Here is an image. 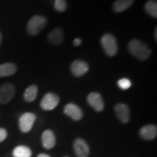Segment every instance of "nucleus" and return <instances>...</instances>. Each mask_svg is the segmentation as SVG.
<instances>
[{"mask_svg":"<svg viewBox=\"0 0 157 157\" xmlns=\"http://www.w3.org/2000/svg\"><path fill=\"white\" fill-rule=\"evenodd\" d=\"M127 48L129 52L140 60L148 59L151 53V50L148 48V45L137 39L131 40L128 43Z\"/></svg>","mask_w":157,"mask_h":157,"instance_id":"nucleus-1","label":"nucleus"},{"mask_svg":"<svg viewBox=\"0 0 157 157\" xmlns=\"http://www.w3.org/2000/svg\"><path fill=\"white\" fill-rule=\"evenodd\" d=\"M48 23V19L43 15H36L29 20L27 31L31 36H36L42 31Z\"/></svg>","mask_w":157,"mask_h":157,"instance_id":"nucleus-2","label":"nucleus"},{"mask_svg":"<svg viewBox=\"0 0 157 157\" xmlns=\"http://www.w3.org/2000/svg\"><path fill=\"white\" fill-rule=\"evenodd\" d=\"M101 43L104 52L108 56H116L118 52V43L113 35L109 33L104 34L101 39Z\"/></svg>","mask_w":157,"mask_h":157,"instance_id":"nucleus-3","label":"nucleus"},{"mask_svg":"<svg viewBox=\"0 0 157 157\" xmlns=\"http://www.w3.org/2000/svg\"><path fill=\"white\" fill-rule=\"evenodd\" d=\"M36 119V115L31 112L24 113L21 115L19 119V127L21 132L23 133L30 132L34 126Z\"/></svg>","mask_w":157,"mask_h":157,"instance_id":"nucleus-4","label":"nucleus"},{"mask_svg":"<svg viewBox=\"0 0 157 157\" xmlns=\"http://www.w3.org/2000/svg\"><path fill=\"white\" fill-rule=\"evenodd\" d=\"M60 98L56 94L48 93L45 95L41 101L40 106L44 111H52L58 106Z\"/></svg>","mask_w":157,"mask_h":157,"instance_id":"nucleus-5","label":"nucleus"},{"mask_svg":"<svg viewBox=\"0 0 157 157\" xmlns=\"http://www.w3.org/2000/svg\"><path fill=\"white\" fill-rule=\"evenodd\" d=\"M15 94V88L10 83L4 84L0 87V103L6 104L13 99Z\"/></svg>","mask_w":157,"mask_h":157,"instance_id":"nucleus-6","label":"nucleus"},{"mask_svg":"<svg viewBox=\"0 0 157 157\" xmlns=\"http://www.w3.org/2000/svg\"><path fill=\"white\" fill-rule=\"evenodd\" d=\"M89 71V65L82 60H76L71 65V71L76 77H81Z\"/></svg>","mask_w":157,"mask_h":157,"instance_id":"nucleus-7","label":"nucleus"},{"mask_svg":"<svg viewBox=\"0 0 157 157\" xmlns=\"http://www.w3.org/2000/svg\"><path fill=\"white\" fill-rule=\"evenodd\" d=\"M87 103L96 111H102L104 109V102L101 95L98 93L93 92L87 95Z\"/></svg>","mask_w":157,"mask_h":157,"instance_id":"nucleus-8","label":"nucleus"},{"mask_svg":"<svg viewBox=\"0 0 157 157\" xmlns=\"http://www.w3.org/2000/svg\"><path fill=\"white\" fill-rule=\"evenodd\" d=\"M114 111L118 119L121 123L127 124L130 119V111L128 105L124 103H117L114 106Z\"/></svg>","mask_w":157,"mask_h":157,"instance_id":"nucleus-9","label":"nucleus"},{"mask_svg":"<svg viewBox=\"0 0 157 157\" xmlns=\"http://www.w3.org/2000/svg\"><path fill=\"white\" fill-rule=\"evenodd\" d=\"M74 148L78 157H88L90 154V148L86 141L78 137L74 140Z\"/></svg>","mask_w":157,"mask_h":157,"instance_id":"nucleus-10","label":"nucleus"},{"mask_svg":"<svg viewBox=\"0 0 157 157\" xmlns=\"http://www.w3.org/2000/svg\"><path fill=\"white\" fill-rule=\"evenodd\" d=\"M64 113L74 121L81 120L83 117V112L78 105L74 103H68L64 107Z\"/></svg>","mask_w":157,"mask_h":157,"instance_id":"nucleus-11","label":"nucleus"},{"mask_svg":"<svg viewBox=\"0 0 157 157\" xmlns=\"http://www.w3.org/2000/svg\"><path fill=\"white\" fill-rule=\"evenodd\" d=\"M42 146L46 149H51L56 143V138L54 132L50 129H46L42 135Z\"/></svg>","mask_w":157,"mask_h":157,"instance_id":"nucleus-12","label":"nucleus"},{"mask_svg":"<svg viewBox=\"0 0 157 157\" xmlns=\"http://www.w3.org/2000/svg\"><path fill=\"white\" fill-rule=\"evenodd\" d=\"M140 135L146 140H153L157 135L156 126L154 124L145 125L140 129Z\"/></svg>","mask_w":157,"mask_h":157,"instance_id":"nucleus-13","label":"nucleus"},{"mask_svg":"<svg viewBox=\"0 0 157 157\" xmlns=\"http://www.w3.org/2000/svg\"><path fill=\"white\" fill-rule=\"evenodd\" d=\"M64 34L60 28H57L52 30L48 36V42L52 44L60 45L63 42Z\"/></svg>","mask_w":157,"mask_h":157,"instance_id":"nucleus-14","label":"nucleus"},{"mask_svg":"<svg viewBox=\"0 0 157 157\" xmlns=\"http://www.w3.org/2000/svg\"><path fill=\"white\" fill-rule=\"evenodd\" d=\"M17 71V67L14 63H5L0 65V77L12 76Z\"/></svg>","mask_w":157,"mask_h":157,"instance_id":"nucleus-15","label":"nucleus"},{"mask_svg":"<svg viewBox=\"0 0 157 157\" xmlns=\"http://www.w3.org/2000/svg\"><path fill=\"white\" fill-rule=\"evenodd\" d=\"M134 0H117L113 5L115 13H121L125 11L132 5Z\"/></svg>","mask_w":157,"mask_h":157,"instance_id":"nucleus-16","label":"nucleus"},{"mask_svg":"<svg viewBox=\"0 0 157 157\" xmlns=\"http://www.w3.org/2000/svg\"><path fill=\"white\" fill-rule=\"evenodd\" d=\"M37 93H38V87L35 84H32L25 90L23 94V98L27 102H33L36 98Z\"/></svg>","mask_w":157,"mask_h":157,"instance_id":"nucleus-17","label":"nucleus"},{"mask_svg":"<svg viewBox=\"0 0 157 157\" xmlns=\"http://www.w3.org/2000/svg\"><path fill=\"white\" fill-rule=\"evenodd\" d=\"M13 157H31L32 151L28 146H18L13 149Z\"/></svg>","mask_w":157,"mask_h":157,"instance_id":"nucleus-18","label":"nucleus"},{"mask_svg":"<svg viewBox=\"0 0 157 157\" xmlns=\"http://www.w3.org/2000/svg\"><path fill=\"white\" fill-rule=\"evenodd\" d=\"M145 10L149 15L156 18L157 17V3L155 0H149L144 6Z\"/></svg>","mask_w":157,"mask_h":157,"instance_id":"nucleus-19","label":"nucleus"},{"mask_svg":"<svg viewBox=\"0 0 157 157\" xmlns=\"http://www.w3.org/2000/svg\"><path fill=\"white\" fill-rule=\"evenodd\" d=\"M67 2L66 0H56L54 3V8L59 13H63L67 9Z\"/></svg>","mask_w":157,"mask_h":157,"instance_id":"nucleus-20","label":"nucleus"},{"mask_svg":"<svg viewBox=\"0 0 157 157\" xmlns=\"http://www.w3.org/2000/svg\"><path fill=\"white\" fill-rule=\"evenodd\" d=\"M117 85L120 89L123 90H128L132 86V82L129 78H122L117 82Z\"/></svg>","mask_w":157,"mask_h":157,"instance_id":"nucleus-21","label":"nucleus"},{"mask_svg":"<svg viewBox=\"0 0 157 157\" xmlns=\"http://www.w3.org/2000/svg\"><path fill=\"white\" fill-rule=\"evenodd\" d=\"M7 132L5 129L0 128V143L2 142L7 138Z\"/></svg>","mask_w":157,"mask_h":157,"instance_id":"nucleus-22","label":"nucleus"},{"mask_svg":"<svg viewBox=\"0 0 157 157\" xmlns=\"http://www.w3.org/2000/svg\"><path fill=\"white\" fill-rule=\"evenodd\" d=\"M73 43H74V46H76V47L79 46V45L82 44V39H80V38H76L74 40V42Z\"/></svg>","mask_w":157,"mask_h":157,"instance_id":"nucleus-23","label":"nucleus"},{"mask_svg":"<svg viewBox=\"0 0 157 157\" xmlns=\"http://www.w3.org/2000/svg\"><path fill=\"white\" fill-rule=\"evenodd\" d=\"M37 157H51L50 156H49V155L46 154H39Z\"/></svg>","mask_w":157,"mask_h":157,"instance_id":"nucleus-24","label":"nucleus"},{"mask_svg":"<svg viewBox=\"0 0 157 157\" xmlns=\"http://www.w3.org/2000/svg\"><path fill=\"white\" fill-rule=\"evenodd\" d=\"M157 28H156L155 29V32H154V38H155V41H156V40H157Z\"/></svg>","mask_w":157,"mask_h":157,"instance_id":"nucleus-25","label":"nucleus"},{"mask_svg":"<svg viewBox=\"0 0 157 157\" xmlns=\"http://www.w3.org/2000/svg\"><path fill=\"white\" fill-rule=\"evenodd\" d=\"M2 36L1 33H0V44H1V42H2Z\"/></svg>","mask_w":157,"mask_h":157,"instance_id":"nucleus-26","label":"nucleus"},{"mask_svg":"<svg viewBox=\"0 0 157 157\" xmlns=\"http://www.w3.org/2000/svg\"><path fill=\"white\" fill-rule=\"evenodd\" d=\"M64 157H68V156H64Z\"/></svg>","mask_w":157,"mask_h":157,"instance_id":"nucleus-27","label":"nucleus"}]
</instances>
